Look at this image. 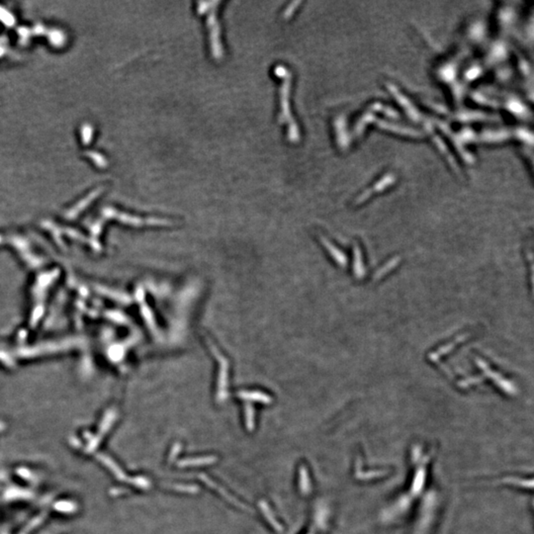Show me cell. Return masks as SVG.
<instances>
[{"label":"cell","mask_w":534,"mask_h":534,"mask_svg":"<svg viewBox=\"0 0 534 534\" xmlns=\"http://www.w3.org/2000/svg\"><path fill=\"white\" fill-rule=\"evenodd\" d=\"M172 488L177 491V492H183V493H190V494H194V493H197L198 492V488L195 487V486H181V485H177V486H172Z\"/></svg>","instance_id":"ba28073f"},{"label":"cell","mask_w":534,"mask_h":534,"mask_svg":"<svg viewBox=\"0 0 534 534\" xmlns=\"http://www.w3.org/2000/svg\"><path fill=\"white\" fill-rule=\"evenodd\" d=\"M198 12L201 14H207V26L210 34L211 53L216 59H220L224 55V49L221 42V29H220L219 21L216 16L217 8L205 7L204 3L200 2Z\"/></svg>","instance_id":"7a4b0ae2"},{"label":"cell","mask_w":534,"mask_h":534,"mask_svg":"<svg viewBox=\"0 0 534 534\" xmlns=\"http://www.w3.org/2000/svg\"><path fill=\"white\" fill-rule=\"evenodd\" d=\"M246 427L249 431H253L255 428V421H254V410L251 407L246 406Z\"/></svg>","instance_id":"52a82bcc"},{"label":"cell","mask_w":534,"mask_h":534,"mask_svg":"<svg viewBox=\"0 0 534 534\" xmlns=\"http://www.w3.org/2000/svg\"><path fill=\"white\" fill-rule=\"evenodd\" d=\"M259 508H260V511L263 515V516L266 518V520L268 521V523L277 531V532H282L283 531V527H282V525L278 522V520L275 518L274 515L272 514V511L270 510V507L268 506V504L266 501L264 500H260L259 501Z\"/></svg>","instance_id":"5b68a950"},{"label":"cell","mask_w":534,"mask_h":534,"mask_svg":"<svg viewBox=\"0 0 534 534\" xmlns=\"http://www.w3.org/2000/svg\"><path fill=\"white\" fill-rule=\"evenodd\" d=\"M199 478H200V480H202L207 486L211 487L213 490H215L217 493H219L220 495H221L225 499H227L229 502H231V504L237 506V507L239 508V509L246 510L245 506L242 504V502H240V501H239L238 499H236V497H234L231 496L229 493H227L222 487H220L219 485H217L214 481H212V480H211L210 478H208L206 475L202 474V475L199 476Z\"/></svg>","instance_id":"3957f363"},{"label":"cell","mask_w":534,"mask_h":534,"mask_svg":"<svg viewBox=\"0 0 534 534\" xmlns=\"http://www.w3.org/2000/svg\"><path fill=\"white\" fill-rule=\"evenodd\" d=\"M180 451H181V444H180V443H175V444L173 445V447H172L170 453H169V456H168L169 462H173V461L177 458V456H178V454L180 453Z\"/></svg>","instance_id":"9c48e42d"},{"label":"cell","mask_w":534,"mask_h":534,"mask_svg":"<svg viewBox=\"0 0 534 534\" xmlns=\"http://www.w3.org/2000/svg\"><path fill=\"white\" fill-rule=\"evenodd\" d=\"M217 461V458L215 456H203V457H197V458H188L183 459L178 462V466L181 468L184 467H196V466H204V465H211Z\"/></svg>","instance_id":"277c9868"},{"label":"cell","mask_w":534,"mask_h":534,"mask_svg":"<svg viewBox=\"0 0 534 534\" xmlns=\"http://www.w3.org/2000/svg\"><path fill=\"white\" fill-rule=\"evenodd\" d=\"M300 489H301V493L303 495H307L310 491L308 473H307V470L304 466H302L301 469H300Z\"/></svg>","instance_id":"8992f818"},{"label":"cell","mask_w":534,"mask_h":534,"mask_svg":"<svg viewBox=\"0 0 534 534\" xmlns=\"http://www.w3.org/2000/svg\"><path fill=\"white\" fill-rule=\"evenodd\" d=\"M275 75L282 80L280 86V112H279V122L282 125L287 126V137L291 142H296L299 140V130L296 122L291 114L290 109V91H291V82L292 75L290 71L284 66H277L275 68Z\"/></svg>","instance_id":"6da1fadb"}]
</instances>
